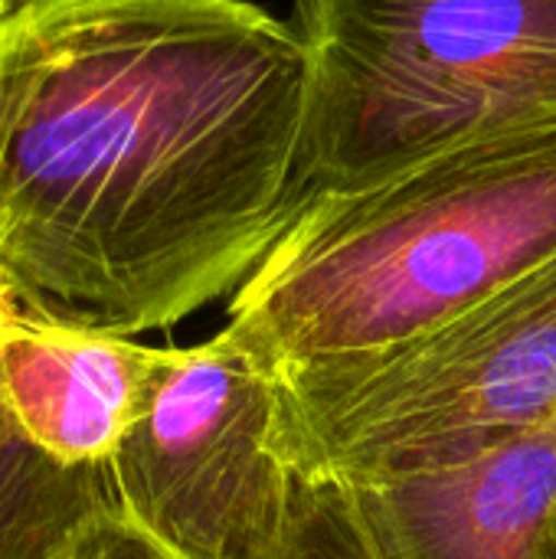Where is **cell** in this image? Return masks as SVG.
Instances as JSON below:
<instances>
[{"instance_id": "cell-1", "label": "cell", "mask_w": 556, "mask_h": 559, "mask_svg": "<svg viewBox=\"0 0 556 559\" xmlns=\"http://www.w3.org/2000/svg\"><path fill=\"white\" fill-rule=\"evenodd\" d=\"M308 59L252 0L0 7V288L138 337L233 295L301 210Z\"/></svg>"}, {"instance_id": "cell-2", "label": "cell", "mask_w": 556, "mask_h": 559, "mask_svg": "<svg viewBox=\"0 0 556 559\" xmlns=\"http://www.w3.org/2000/svg\"><path fill=\"white\" fill-rule=\"evenodd\" d=\"M554 255L556 124L308 200L233 292L223 331L272 370L380 350Z\"/></svg>"}, {"instance_id": "cell-3", "label": "cell", "mask_w": 556, "mask_h": 559, "mask_svg": "<svg viewBox=\"0 0 556 559\" xmlns=\"http://www.w3.org/2000/svg\"><path fill=\"white\" fill-rule=\"evenodd\" d=\"M301 206L556 124V0H295Z\"/></svg>"}, {"instance_id": "cell-4", "label": "cell", "mask_w": 556, "mask_h": 559, "mask_svg": "<svg viewBox=\"0 0 556 559\" xmlns=\"http://www.w3.org/2000/svg\"><path fill=\"white\" fill-rule=\"evenodd\" d=\"M275 377V449L301 478L370 485L475 459L556 419V255L410 341Z\"/></svg>"}, {"instance_id": "cell-5", "label": "cell", "mask_w": 556, "mask_h": 559, "mask_svg": "<svg viewBox=\"0 0 556 559\" xmlns=\"http://www.w3.org/2000/svg\"><path fill=\"white\" fill-rule=\"evenodd\" d=\"M275 413V370L226 331L167 347L108 462L118 511L177 559H265L295 495Z\"/></svg>"}, {"instance_id": "cell-6", "label": "cell", "mask_w": 556, "mask_h": 559, "mask_svg": "<svg viewBox=\"0 0 556 559\" xmlns=\"http://www.w3.org/2000/svg\"><path fill=\"white\" fill-rule=\"evenodd\" d=\"M347 488L377 559H556V419L465 462Z\"/></svg>"}, {"instance_id": "cell-7", "label": "cell", "mask_w": 556, "mask_h": 559, "mask_svg": "<svg viewBox=\"0 0 556 559\" xmlns=\"http://www.w3.org/2000/svg\"><path fill=\"white\" fill-rule=\"evenodd\" d=\"M167 347L16 311L0 328V400L62 465H108Z\"/></svg>"}, {"instance_id": "cell-8", "label": "cell", "mask_w": 556, "mask_h": 559, "mask_svg": "<svg viewBox=\"0 0 556 559\" xmlns=\"http://www.w3.org/2000/svg\"><path fill=\"white\" fill-rule=\"evenodd\" d=\"M115 511L108 465H62L0 400V559H79Z\"/></svg>"}, {"instance_id": "cell-9", "label": "cell", "mask_w": 556, "mask_h": 559, "mask_svg": "<svg viewBox=\"0 0 556 559\" xmlns=\"http://www.w3.org/2000/svg\"><path fill=\"white\" fill-rule=\"evenodd\" d=\"M265 559H377V554L347 485L295 475L285 531Z\"/></svg>"}, {"instance_id": "cell-10", "label": "cell", "mask_w": 556, "mask_h": 559, "mask_svg": "<svg viewBox=\"0 0 556 559\" xmlns=\"http://www.w3.org/2000/svg\"><path fill=\"white\" fill-rule=\"evenodd\" d=\"M79 559H177L164 550L154 537H147L141 527H134L121 511H115L95 537L85 544Z\"/></svg>"}, {"instance_id": "cell-11", "label": "cell", "mask_w": 556, "mask_h": 559, "mask_svg": "<svg viewBox=\"0 0 556 559\" xmlns=\"http://www.w3.org/2000/svg\"><path fill=\"white\" fill-rule=\"evenodd\" d=\"M16 311H20V308H16V301L7 295V288H0V328H3V324H7V321L16 314Z\"/></svg>"}, {"instance_id": "cell-12", "label": "cell", "mask_w": 556, "mask_h": 559, "mask_svg": "<svg viewBox=\"0 0 556 559\" xmlns=\"http://www.w3.org/2000/svg\"><path fill=\"white\" fill-rule=\"evenodd\" d=\"M3 3H10V0H0V7H3Z\"/></svg>"}]
</instances>
